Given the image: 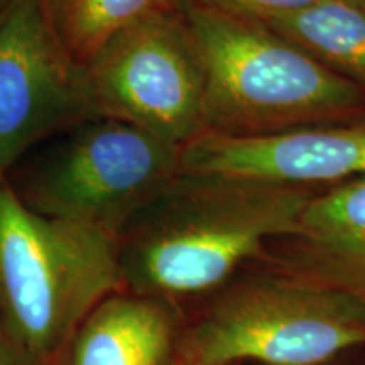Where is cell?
<instances>
[{"mask_svg": "<svg viewBox=\"0 0 365 365\" xmlns=\"http://www.w3.org/2000/svg\"><path fill=\"white\" fill-rule=\"evenodd\" d=\"M181 149L125 122L95 115L36 145L6 180L38 215L117 237L176 180Z\"/></svg>", "mask_w": 365, "mask_h": 365, "instance_id": "5", "label": "cell"}, {"mask_svg": "<svg viewBox=\"0 0 365 365\" xmlns=\"http://www.w3.org/2000/svg\"><path fill=\"white\" fill-rule=\"evenodd\" d=\"M185 309L168 299L118 291L91 312L61 365H178Z\"/></svg>", "mask_w": 365, "mask_h": 365, "instance_id": "10", "label": "cell"}, {"mask_svg": "<svg viewBox=\"0 0 365 365\" xmlns=\"http://www.w3.org/2000/svg\"><path fill=\"white\" fill-rule=\"evenodd\" d=\"M202 58L205 130L261 135L365 113V90L259 21L185 0Z\"/></svg>", "mask_w": 365, "mask_h": 365, "instance_id": "2", "label": "cell"}, {"mask_svg": "<svg viewBox=\"0 0 365 365\" xmlns=\"http://www.w3.org/2000/svg\"><path fill=\"white\" fill-rule=\"evenodd\" d=\"M91 112L83 65L68 53L41 0L0 9V180L29 150Z\"/></svg>", "mask_w": 365, "mask_h": 365, "instance_id": "7", "label": "cell"}, {"mask_svg": "<svg viewBox=\"0 0 365 365\" xmlns=\"http://www.w3.org/2000/svg\"><path fill=\"white\" fill-rule=\"evenodd\" d=\"M41 4L68 53L85 65L118 31L150 14L181 9L185 0H41Z\"/></svg>", "mask_w": 365, "mask_h": 365, "instance_id": "12", "label": "cell"}, {"mask_svg": "<svg viewBox=\"0 0 365 365\" xmlns=\"http://www.w3.org/2000/svg\"><path fill=\"white\" fill-rule=\"evenodd\" d=\"M83 73L93 115L180 148L205 132L203 65L182 6L118 31Z\"/></svg>", "mask_w": 365, "mask_h": 365, "instance_id": "6", "label": "cell"}, {"mask_svg": "<svg viewBox=\"0 0 365 365\" xmlns=\"http://www.w3.org/2000/svg\"><path fill=\"white\" fill-rule=\"evenodd\" d=\"M4 2H6V0H0V9H2V6H4Z\"/></svg>", "mask_w": 365, "mask_h": 365, "instance_id": "17", "label": "cell"}, {"mask_svg": "<svg viewBox=\"0 0 365 365\" xmlns=\"http://www.w3.org/2000/svg\"><path fill=\"white\" fill-rule=\"evenodd\" d=\"M196 304L178 365H330L365 350V308L262 264Z\"/></svg>", "mask_w": 365, "mask_h": 365, "instance_id": "3", "label": "cell"}, {"mask_svg": "<svg viewBox=\"0 0 365 365\" xmlns=\"http://www.w3.org/2000/svg\"><path fill=\"white\" fill-rule=\"evenodd\" d=\"M262 24L365 90V0H328Z\"/></svg>", "mask_w": 365, "mask_h": 365, "instance_id": "11", "label": "cell"}, {"mask_svg": "<svg viewBox=\"0 0 365 365\" xmlns=\"http://www.w3.org/2000/svg\"><path fill=\"white\" fill-rule=\"evenodd\" d=\"M360 365H365V350H364V354H362V359H360Z\"/></svg>", "mask_w": 365, "mask_h": 365, "instance_id": "16", "label": "cell"}, {"mask_svg": "<svg viewBox=\"0 0 365 365\" xmlns=\"http://www.w3.org/2000/svg\"><path fill=\"white\" fill-rule=\"evenodd\" d=\"M122 289L115 235L38 215L0 180V322L41 364H59L85 318Z\"/></svg>", "mask_w": 365, "mask_h": 365, "instance_id": "4", "label": "cell"}, {"mask_svg": "<svg viewBox=\"0 0 365 365\" xmlns=\"http://www.w3.org/2000/svg\"><path fill=\"white\" fill-rule=\"evenodd\" d=\"M0 365H43L0 322Z\"/></svg>", "mask_w": 365, "mask_h": 365, "instance_id": "14", "label": "cell"}, {"mask_svg": "<svg viewBox=\"0 0 365 365\" xmlns=\"http://www.w3.org/2000/svg\"><path fill=\"white\" fill-rule=\"evenodd\" d=\"M319 190L180 173L117 235L124 289L200 303L293 230Z\"/></svg>", "mask_w": 365, "mask_h": 365, "instance_id": "1", "label": "cell"}, {"mask_svg": "<svg viewBox=\"0 0 365 365\" xmlns=\"http://www.w3.org/2000/svg\"><path fill=\"white\" fill-rule=\"evenodd\" d=\"M362 354H364V350H362V352L349 355V357L341 359V360H339V362H333L330 365H360V359H362Z\"/></svg>", "mask_w": 365, "mask_h": 365, "instance_id": "15", "label": "cell"}, {"mask_svg": "<svg viewBox=\"0 0 365 365\" xmlns=\"http://www.w3.org/2000/svg\"><path fill=\"white\" fill-rule=\"evenodd\" d=\"M193 2L242 19L267 22L276 17L307 11L328 0H193Z\"/></svg>", "mask_w": 365, "mask_h": 365, "instance_id": "13", "label": "cell"}, {"mask_svg": "<svg viewBox=\"0 0 365 365\" xmlns=\"http://www.w3.org/2000/svg\"><path fill=\"white\" fill-rule=\"evenodd\" d=\"M190 175L328 188L365 176V113L261 135L205 130L181 149Z\"/></svg>", "mask_w": 365, "mask_h": 365, "instance_id": "8", "label": "cell"}, {"mask_svg": "<svg viewBox=\"0 0 365 365\" xmlns=\"http://www.w3.org/2000/svg\"><path fill=\"white\" fill-rule=\"evenodd\" d=\"M365 308V176L322 188L259 261Z\"/></svg>", "mask_w": 365, "mask_h": 365, "instance_id": "9", "label": "cell"}]
</instances>
